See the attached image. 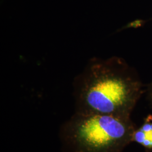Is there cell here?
<instances>
[{"label": "cell", "instance_id": "1", "mask_svg": "<svg viewBox=\"0 0 152 152\" xmlns=\"http://www.w3.org/2000/svg\"><path fill=\"white\" fill-rule=\"evenodd\" d=\"M75 112L130 118L142 84L125 60L94 58L73 83Z\"/></svg>", "mask_w": 152, "mask_h": 152}, {"label": "cell", "instance_id": "2", "mask_svg": "<svg viewBox=\"0 0 152 152\" xmlns=\"http://www.w3.org/2000/svg\"><path fill=\"white\" fill-rule=\"evenodd\" d=\"M135 130L130 118L75 112L60 128L63 152H122Z\"/></svg>", "mask_w": 152, "mask_h": 152}, {"label": "cell", "instance_id": "3", "mask_svg": "<svg viewBox=\"0 0 152 152\" xmlns=\"http://www.w3.org/2000/svg\"><path fill=\"white\" fill-rule=\"evenodd\" d=\"M132 141H135L145 148L152 149V122L147 120L139 129H135Z\"/></svg>", "mask_w": 152, "mask_h": 152}, {"label": "cell", "instance_id": "4", "mask_svg": "<svg viewBox=\"0 0 152 152\" xmlns=\"http://www.w3.org/2000/svg\"><path fill=\"white\" fill-rule=\"evenodd\" d=\"M148 98L150 102L152 104V82L149 85L148 88Z\"/></svg>", "mask_w": 152, "mask_h": 152}]
</instances>
